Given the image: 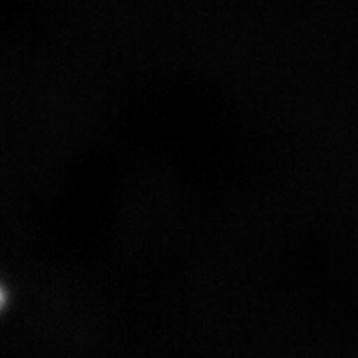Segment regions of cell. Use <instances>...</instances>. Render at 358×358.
Segmentation results:
<instances>
[]
</instances>
